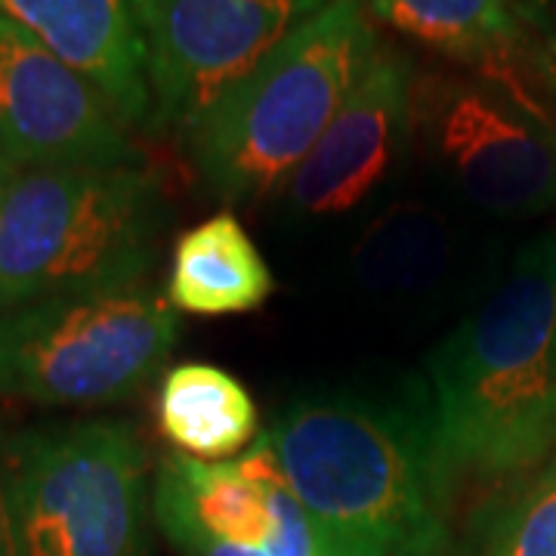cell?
Instances as JSON below:
<instances>
[{"label":"cell","instance_id":"obj_1","mask_svg":"<svg viewBox=\"0 0 556 556\" xmlns=\"http://www.w3.org/2000/svg\"><path fill=\"white\" fill-rule=\"evenodd\" d=\"M260 437L306 510L318 556L452 551L455 482L439 457L427 387L300 396Z\"/></svg>","mask_w":556,"mask_h":556},{"label":"cell","instance_id":"obj_2","mask_svg":"<svg viewBox=\"0 0 556 556\" xmlns=\"http://www.w3.org/2000/svg\"><path fill=\"white\" fill-rule=\"evenodd\" d=\"M430 415L452 482L522 479L556 457V236L507 276L430 356Z\"/></svg>","mask_w":556,"mask_h":556},{"label":"cell","instance_id":"obj_3","mask_svg":"<svg viewBox=\"0 0 556 556\" xmlns=\"http://www.w3.org/2000/svg\"><path fill=\"white\" fill-rule=\"evenodd\" d=\"M159 174L0 164V309L142 285L167 226Z\"/></svg>","mask_w":556,"mask_h":556},{"label":"cell","instance_id":"obj_4","mask_svg":"<svg viewBox=\"0 0 556 556\" xmlns=\"http://www.w3.org/2000/svg\"><path fill=\"white\" fill-rule=\"evenodd\" d=\"M378 47L365 0H338L281 40L186 134L207 189L239 204L278 195Z\"/></svg>","mask_w":556,"mask_h":556},{"label":"cell","instance_id":"obj_5","mask_svg":"<svg viewBox=\"0 0 556 556\" xmlns=\"http://www.w3.org/2000/svg\"><path fill=\"white\" fill-rule=\"evenodd\" d=\"M20 556L149 554V455L137 427L84 417L7 439Z\"/></svg>","mask_w":556,"mask_h":556},{"label":"cell","instance_id":"obj_6","mask_svg":"<svg viewBox=\"0 0 556 556\" xmlns=\"http://www.w3.org/2000/svg\"><path fill=\"white\" fill-rule=\"evenodd\" d=\"M179 316L149 281L0 309V396L43 408L121 405L164 368Z\"/></svg>","mask_w":556,"mask_h":556},{"label":"cell","instance_id":"obj_7","mask_svg":"<svg viewBox=\"0 0 556 556\" xmlns=\"http://www.w3.org/2000/svg\"><path fill=\"white\" fill-rule=\"evenodd\" d=\"M479 211L535 217L556 204V127L492 78L412 80V142Z\"/></svg>","mask_w":556,"mask_h":556},{"label":"cell","instance_id":"obj_8","mask_svg":"<svg viewBox=\"0 0 556 556\" xmlns=\"http://www.w3.org/2000/svg\"><path fill=\"white\" fill-rule=\"evenodd\" d=\"M338 0H134L152 84L149 130L189 134L300 25Z\"/></svg>","mask_w":556,"mask_h":556},{"label":"cell","instance_id":"obj_9","mask_svg":"<svg viewBox=\"0 0 556 556\" xmlns=\"http://www.w3.org/2000/svg\"><path fill=\"white\" fill-rule=\"evenodd\" d=\"M118 109L20 25L0 20V164H142Z\"/></svg>","mask_w":556,"mask_h":556},{"label":"cell","instance_id":"obj_10","mask_svg":"<svg viewBox=\"0 0 556 556\" xmlns=\"http://www.w3.org/2000/svg\"><path fill=\"white\" fill-rule=\"evenodd\" d=\"M412 62L380 43L353 93L281 186L278 195L294 214H350L393 177L412 146Z\"/></svg>","mask_w":556,"mask_h":556},{"label":"cell","instance_id":"obj_11","mask_svg":"<svg viewBox=\"0 0 556 556\" xmlns=\"http://www.w3.org/2000/svg\"><path fill=\"white\" fill-rule=\"evenodd\" d=\"M0 20L100 87L127 127L152 124L149 56L134 0H0Z\"/></svg>","mask_w":556,"mask_h":556},{"label":"cell","instance_id":"obj_12","mask_svg":"<svg viewBox=\"0 0 556 556\" xmlns=\"http://www.w3.org/2000/svg\"><path fill=\"white\" fill-rule=\"evenodd\" d=\"M276 291V276L232 211H217L174 244L164 298L177 313L241 316Z\"/></svg>","mask_w":556,"mask_h":556},{"label":"cell","instance_id":"obj_13","mask_svg":"<svg viewBox=\"0 0 556 556\" xmlns=\"http://www.w3.org/2000/svg\"><path fill=\"white\" fill-rule=\"evenodd\" d=\"M159 433L192 460H236L260 439V412L236 375L207 362H182L164 371L155 399Z\"/></svg>","mask_w":556,"mask_h":556},{"label":"cell","instance_id":"obj_14","mask_svg":"<svg viewBox=\"0 0 556 556\" xmlns=\"http://www.w3.org/2000/svg\"><path fill=\"white\" fill-rule=\"evenodd\" d=\"M455 257L448 217L424 201L387 204L358 232L350 269L371 294H420L437 288Z\"/></svg>","mask_w":556,"mask_h":556},{"label":"cell","instance_id":"obj_15","mask_svg":"<svg viewBox=\"0 0 556 556\" xmlns=\"http://www.w3.org/2000/svg\"><path fill=\"white\" fill-rule=\"evenodd\" d=\"M371 20L445 56L501 75L522 43L526 20L507 0H365Z\"/></svg>","mask_w":556,"mask_h":556},{"label":"cell","instance_id":"obj_16","mask_svg":"<svg viewBox=\"0 0 556 556\" xmlns=\"http://www.w3.org/2000/svg\"><path fill=\"white\" fill-rule=\"evenodd\" d=\"M152 504L177 510L219 541L254 547L260 554L266 551L269 510L260 485L241 470L239 460L207 464L170 455L159 464Z\"/></svg>","mask_w":556,"mask_h":556},{"label":"cell","instance_id":"obj_17","mask_svg":"<svg viewBox=\"0 0 556 556\" xmlns=\"http://www.w3.org/2000/svg\"><path fill=\"white\" fill-rule=\"evenodd\" d=\"M455 556H556V457L485 504Z\"/></svg>","mask_w":556,"mask_h":556},{"label":"cell","instance_id":"obj_18","mask_svg":"<svg viewBox=\"0 0 556 556\" xmlns=\"http://www.w3.org/2000/svg\"><path fill=\"white\" fill-rule=\"evenodd\" d=\"M239 460V467L254 479L263 492L266 510H269V541H266V556H318L316 535L306 519L303 504L288 485L285 473L278 470L273 448L266 439L260 437Z\"/></svg>","mask_w":556,"mask_h":556},{"label":"cell","instance_id":"obj_19","mask_svg":"<svg viewBox=\"0 0 556 556\" xmlns=\"http://www.w3.org/2000/svg\"><path fill=\"white\" fill-rule=\"evenodd\" d=\"M152 517L179 556H266L254 547H239V544H229V541H219V538L201 532L195 522L179 517L170 507L152 504Z\"/></svg>","mask_w":556,"mask_h":556},{"label":"cell","instance_id":"obj_20","mask_svg":"<svg viewBox=\"0 0 556 556\" xmlns=\"http://www.w3.org/2000/svg\"><path fill=\"white\" fill-rule=\"evenodd\" d=\"M535 78L541 84V105L538 112L556 127V40H551L535 56Z\"/></svg>","mask_w":556,"mask_h":556},{"label":"cell","instance_id":"obj_21","mask_svg":"<svg viewBox=\"0 0 556 556\" xmlns=\"http://www.w3.org/2000/svg\"><path fill=\"white\" fill-rule=\"evenodd\" d=\"M0 556H20L13 517H10V497H7V442L0 439Z\"/></svg>","mask_w":556,"mask_h":556},{"label":"cell","instance_id":"obj_22","mask_svg":"<svg viewBox=\"0 0 556 556\" xmlns=\"http://www.w3.org/2000/svg\"><path fill=\"white\" fill-rule=\"evenodd\" d=\"M507 3H510V7H514L526 22H535L538 13H541L551 0H507Z\"/></svg>","mask_w":556,"mask_h":556}]
</instances>
